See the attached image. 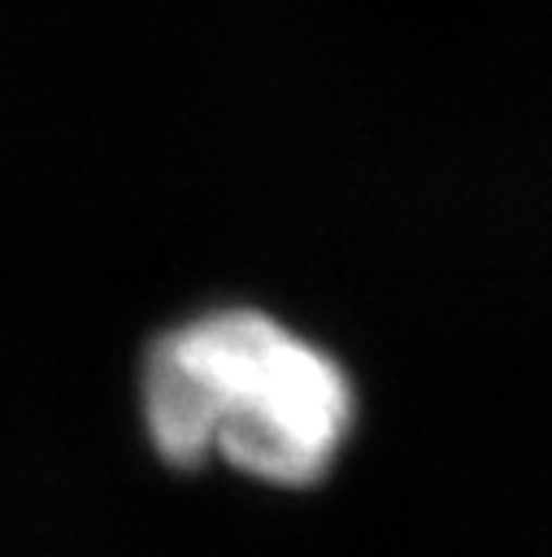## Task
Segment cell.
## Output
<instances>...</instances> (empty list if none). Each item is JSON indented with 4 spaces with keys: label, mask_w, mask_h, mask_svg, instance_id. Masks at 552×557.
I'll list each match as a JSON object with an SVG mask.
<instances>
[{
    "label": "cell",
    "mask_w": 552,
    "mask_h": 557,
    "mask_svg": "<svg viewBox=\"0 0 552 557\" xmlns=\"http://www.w3.org/2000/svg\"><path fill=\"white\" fill-rule=\"evenodd\" d=\"M139 413L152 453L174 470L217 457L269 487H313L352 440L356 387L274 313L226 305L148 344Z\"/></svg>",
    "instance_id": "cell-1"
}]
</instances>
